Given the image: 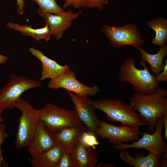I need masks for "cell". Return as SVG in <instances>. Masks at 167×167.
I'll use <instances>...</instances> for the list:
<instances>
[{
  "instance_id": "cell-1",
  "label": "cell",
  "mask_w": 167,
  "mask_h": 167,
  "mask_svg": "<svg viewBox=\"0 0 167 167\" xmlns=\"http://www.w3.org/2000/svg\"><path fill=\"white\" fill-rule=\"evenodd\" d=\"M167 90L159 88L153 93H135L129 100L130 105L144 119L149 130L154 131L157 120L167 114Z\"/></svg>"
},
{
  "instance_id": "cell-2",
  "label": "cell",
  "mask_w": 167,
  "mask_h": 167,
  "mask_svg": "<svg viewBox=\"0 0 167 167\" xmlns=\"http://www.w3.org/2000/svg\"><path fill=\"white\" fill-rule=\"evenodd\" d=\"M135 61L134 58H130L120 66L119 81L130 83L135 93L146 94L154 93L160 85L154 74L151 73L145 63L140 62L144 67L139 69L135 67Z\"/></svg>"
},
{
  "instance_id": "cell-3",
  "label": "cell",
  "mask_w": 167,
  "mask_h": 167,
  "mask_svg": "<svg viewBox=\"0 0 167 167\" xmlns=\"http://www.w3.org/2000/svg\"><path fill=\"white\" fill-rule=\"evenodd\" d=\"M92 104L94 109L102 111L110 122H119L122 125L132 127L148 125L130 104L121 100L102 99L93 101Z\"/></svg>"
},
{
  "instance_id": "cell-4",
  "label": "cell",
  "mask_w": 167,
  "mask_h": 167,
  "mask_svg": "<svg viewBox=\"0 0 167 167\" xmlns=\"http://www.w3.org/2000/svg\"><path fill=\"white\" fill-rule=\"evenodd\" d=\"M13 107L21 112L18 130L16 135L15 145L20 149L27 147L40 120V109L33 108L28 102L20 97Z\"/></svg>"
},
{
  "instance_id": "cell-5",
  "label": "cell",
  "mask_w": 167,
  "mask_h": 167,
  "mask_svg": "<svg viewBox=\"0 0 167 167\" xmlns=\"http://www.w3.org/2000/svg\"><path fill=\"white\" fill-rule=\"evenodd\" d=\"M101 31L116 49L130 45L139 50L145 43L138 27L135 24L119 27L104 25Z\"/></svg>"
},
{
  "instance_id": "cell-6",
  "label": "cell",
  "mask_w": 167,
  "mask_h": 167,
  "mask_svg": "<svg viewBox=\"0 0 167 167\" xmlns=\"http://www.w3.org/2000/svg\"><path fill=\"white\" fill-rule=\"evenodd\" d=\"M40 120L50 131L82 125L75 110H68L51 103L40 109Z\"/></svg>"
},
{
  "instance_id": "cell-7",
  "label": "cell",
  "mask_w": 167,
  "mask_h": 167,
  "mask_svg": "<svg viewBox=\"0 0 167 167\" xmlns=\"http://www.w3.org/2000/svg\"><path fill=\"white\" fill-rule=\"evenodd\" d=\"M11 80L0 90V107L3 110L13 107V105L26 91L41 87L40 81L25 76L10 75Z\"/></svg>"
},
{
  "instance_id": "cell-8",
  "label": "cell",
  "mask_w": 167,
  "mask_h": 167,
  "mask_svg": "<svg viewBox=\"0 0 167 167\" xmlns=\"http://www.w3.org/2000/svg\"><path fill=\"white\" fill-rule=\"evenodd\" d=\"M163 126L162 117L157 120L155 131L152 134L144 132L141 139L131 142V144L122 143L115 144L113 147L118 150L130 148L143 149L155 155L162 156L164 152H167V144L164 141L162 136Z\"/></svg>"
},
{
  "instance_id": "cell-9",
  "label": "cell",
  "mask_w": 167,
  "mask_h": 167,
  "mask_svg": "<svg viewBox=\"0 0 167 167\" xmlns=\"http://www.w3.org/2000/svg\"><path fill=\"white\" fill-rule=\"evenodd\" d=\"M100 127L96 134L101 138H106L109 144L115 145L139 140L140 127L124 125L116 126L100 120Z\"/></svg>"
},
{
  "instance_id": "cell-10",
  "label": "cell",
  "mask_w": 167,
  "mask_h": 167,
  "mask_svg": "<svg viewBox=\"0 0 167 167\" xmlns=\"http://www.w3.org/2000/svg\"><path fill=\"white\" fill-rule=\"evenodd\" d=\"M74 104L75 110L81 121L85 125L87 131L96 134L100 128V120L93 108L92 101L87 96H80L66 91Z\"/></svg>"
},
{
  "instance_id": "cell-11",
  "label": "cell",
  "mask_w": 167,
  "mask_h": 167,
  "mask_svg": "<svg viewBox=\"0 0 167 167\" xmlns=\"http://www.w3.org/2000/svg\"><path fill=\"white\" fill-rule=\"evenodd\" d=\"M48 86L50 89L57 90L61 88L66 91L73 92L77 95L87 96H94L100 91L96 85L89 87L80 83L76 79L75 72L70 70L51 79Z\"/></svg>"
},
{
  "instance_id": "cell-12",
  "label": "cell",
  "mask_w": 167,
  "mask_h": 167,
  "mask_svg": "<svg viewBox=\"0 0 167 167\" xmlns=\"http://www.w3.org/2000/svg\"><path fill=\"white\" fill-rule=\"evenodd\" d=\"M56 145L49 130L44 123L40 120L27 146L32 159L36 158Z\"/></svg>"
},
{
  "instance_id": "cell-13",
  "label": "cell",
  "mask_w": 167,
  "mask_h": 167,
  "mask_svg": "<svg viewBox=\"0 0 167 167\" xmlns=\"http://www.w3.org/2000/svg\"><path fill=\"white\" fill-rule=\"evenodd\" d=\"M86 130L85 126L82 125L49 131L56 144L64 151L71 153Z\"/></svg>"
},
{
  "instance_id": "cell-14",
  "label": "cell",
  "mask_w": 167,
  "mask_h": 167,
  "mask_svg": "<svg viewBox=\"0 0 167 167\" xmlns=\"http://www.w3.org/2000/svg\"><path fill=\"white\" fill-rule=\"evenodd\" d=\"M79 13H73L72 10L58 13H44L42 15L51 33L58 40L61 38L64 32L69 29L72 21L78 19Z\"/></svg>"
},
{
  "instance_id": "cell-15",
  "label": "cell",
  "mask_w": 167,
  "mask_h": 167,
  "mask_svg": "<svg viewBox=\"0 0 167 167\" xmlns=\"http://www.w3.org/2000/svg\"><path fill=\"white\" fill-rule=\"evenodd\" d=\"M31 53L37 58L41 62L42 71L40 80L49 78L54 79L70 70L68 66H62L56 61L48 58L41 51L33 48L29 49Z\"/></svg>"
},
{
  "instance_id": "cell-16",
  "label": "cell",
  "mask_w": 167,
  "mask_h": 167,
  "mask_svg": "<svg viewBox=\"0 0 167 167\" xmlns=\"http://www.w3.org/2000/svg\"><path fill=\"white\" fill-rule=\"evenodd\" d=\"M70 153L76 167H95L99 161L94 149L84 145L80 139Z\"/></svg>"
},
{
  "instance_id": "cell-17",
  "label": "cell",
  "mask_w": 167,
  "mask_h": 167,
  "mask_svg": "<svg viewBox=\"0 0 167 167\" xmlns=\"http://www.w3.org/2000/svg\"><path fill=\"white\" fill-rule=\"evenodd\" d=\"M119 156L126 164L134 167H158L160 156L149 152L148 155L138 152L135 157L131 156L126 149L120 150Z\"/></svg>"
},
{
  "instance_id": "cell-18",
  "label": "cell",
  "mask_w": 167,
  "mask_h": 167,
  "mask_svg": "<svg viewBox=\"0 0 167 167\" xmlns=\"http://www.w3.org/2000/svg\"><path fill=\"white\" fill-rule=\"evenodd\" d=\"M62 152V148L56 144L36 158L30 160L33 167H56L61 159Z\"/></svg>"
},
{
  "instance_id": "cell-19",
  "label": "cell",
  "mask_w": 167,
  "mask_h": 167,
  "mask_svg": "<svg viewBox=\"0 0 167 167\" xmlns=\"http://www.w3.org/2000/svg\"><path fill=\"white\" fill-rule=\"evenodd\" d=\"M139 50L141 54L140 62L148 63L150 65V71L157 75L162 71L165 65L163 60L167 54L166 44L161 46L159 50L155 54H149L141 48Z\"/></svg>"
},
{
  "instance_id": "cell-20",
  "label": "cell",
  "mask_w": 167,
  "mask_h": 167,
  "mask_svg": "<svg viewBox=\"0 0 167 167\" xmlns=\"http://www.w3.org/2000/svg\"><path fill=\"white\" fill-rule=\"evenodd\" d=\"M6 26L9 28L19 31L24 35L32 37L37 41L41 39L49 41L52 35L47 24L43 28L38 29L33 28L31 26L28 25L22 26L12 22H8Z\"/></svg>"
},
{
  "instance_id": "cell-21",
  "label": "cell",
  "mask_w": 167,
  "mask_h": 167,
  "mask_svg": "<svg viewBox=\"0 0 167 167\" xmlns=\"http://www.w3.org/2000/svg\"><path fill=\"white\" fill-rule=\"evenodd\" d=\"M147 24L155 32V36L152 43L159 47L165 44L167 41V19L158 17L148 21Z\"/></svg>"
},
{
  "instance_id": "cell-22",
  "label": "cell",
  "mask_w": 167,
  "mask_h": 167,
  "mask_svg": "<svg viewBox=\"0 0 167 167\" xmlns=\"http://www.w3.org/2000/svg\"><path fill=\"white\" fill-rule=\"evenodd\" d=\"M36 2L39 6L37 11L41 17L44 13H58L65 11L64 9L58 5L55 0H30Z\"/></svg>"
},
{
  "instance_id": "cell-23",
  "label": "cell",
  "mask_w": 167,
  "mask_h": 167,
  "mask_svg": "<svg viewBox=\"0 0 167 167\" xmlns=\"http://www.w3.org/2000/svg\"><path fill=\"white\" fill-rule=\"evenodd\" d=\"M95 135L86 130L83 133L80 140L84 145L95 149V146L99 143Z\"/></svg>"
},
{
  "instance_id": "cell-24",
  "label": "cell",
  "mask_w": 167,
  "mask_h": 167,
  "mask_svg": "<svg viewBox=\"0 0 167 167\" xmlns=\"http://www.w3.org/2000/svg\"><path fill=\"white\" fill-rule=\"evenodd\" d=\"M56 167H76V166L71 153L62 150L61 159Z\"/></svg>"
},
{
  "instance_id": "cell-25",
  "label": "cell",
  "mask_w": 167,
  "mask_h": 167,
  "mask_svg": "<svg viewBox=\"0 0 167 167\" xmlns=\"http://www.w3.org/2000/svg\"><path fill=\"white\" fill-rule=\"evenodd\" d=\"M109 0H84L87 7L97 8L100 10L103 9L104 6L107 4Z\"/></svg>"
},
{
  "instance_id": "cell-26",
  "label": "cell",
  "mask_w": 167,
  "mask_h": 167,
  "mask_svg": "<svg viewBox=\"0 0 167 167\" xmlns=\"http://www.w3.org/2000/svg\"><path fill=\"white\" fill-rule=\"evenodd\" d=\"M70 6L79 9L81 7H87L84 0H66L63 8L64 9Z\"/></svg>"
},
{
  "instance_id": "cell-27",
  "label": "cell",
  "mask_w": 167,
  "mask_h": 167,
  "mask_svg": "<svg viewBox=\"0 0 167 167\" xmlns=\"http://www.w3.org/2000/svg\"><path fill=\"white\" fill-rule=\"evenodd\" d=\"M9 134L6 131V127L4 124L0 122V164L3 160L1 146L3 143L5 139L9 137Z\"/></svg>"
},
{
  "instance_id": "cell-28",
  "label": "cell",
  "mask_w": 167,
  "mask_h": 167,
  "mask_svg": "<svg viewBox=\"0 0 167 167\" xmlns=\"http://www.w3.org/2000/svg\"><path fill=\"white\" fill-rule=\"evenodd\" d=\"M155 77L158 83L167 81V59L165 61L163 70L159 74L156 75Z\"/></svg>"
},
{
  "instance_id": "cell-29",
  "label": "cell",
  "mask_w": 167,
  "mask_h": 167,
  "mask_svg": "<svg viewBox=\"0 0 167 167\" xmlns=\"http://www.w3.org/2000/svg\"><path fill=\"white\" fill-rule=\"evenodd\" d=\"M17 3L18 5L17 12L20 15L24 14V7L25 2L24 0H17Z\"/></svg>"
},
{
  "instance_id": "cell-30",
  "label": "cell",
  "mask_w": 167,
  "mask_h": 167,
  "mask_svg": "<svg viewBox=\"0 0 167 167\" xmlns=\"http://www.w3.org/2000/svg\"><path fill=\"white\" fill-rule=\"evenodd\" d=\"M161 156V160L159 162V165H160L161 167H166L167 166V152H164Z\"/></svg>"
},
{
  "instance_id": "cell-31",
  "label": "cell",
  "mask_w": 167,
  "mask_h": 167,
  "mask_svg": "<svg viewBox=\"0 0 167 167\" xmlns=\"http://www.w3.org/2000/svg\"><path fill=\"white\" fill-rule=\"evenodd\" d=\"M163 126H164L165 130L164 136L165 139H167V114L164 115L163 116Z\"/></svg>"
},
{
  "instance_id": "cell-32",
  "label": "cell",
  "mask_w": 167,
  "mask_h": 167,
  "mask_svg": "<svg viewBox=\"0 0 167 167\" xmlns=\"http://www.w3.org/2000/svg\"><path fill=\"white\" fill-rule=\"evenodd\" d=\"M8 59L7 57L0 54V63L5 64Z\"/></svg>"
},
{
  "instance_id": "cell-33",
  "label": "cell",
  "mask_w": 167,
  "mask_h": 167,
  "mask_svg": "<svg viewBox=\"0 0 167 167\" xmlns=\"http://www.w3.org/2000/svg\"><path fill=\"white\" fill-rule=\"evenodd\" d=\"M96 167H115L114 165L109 163H105L104 164L100 163L97 164Z\"/></svg>"
},
{
  "instance_id": "cell-34",
  "label": "cell",
  "mask_w": 167,
  "mask_h": 167,
  "mask_svg": "<svg viewBox=\"0 0 167 167\" xmlns=\"http://www.w3.org/2000/svg\"><path fill=\"white\" fill-rule=\"evenodd\" d=\"M3 110V109L0 107V122H2L3 121V118L1 115L2 113Z\"/></svg>"
},
{
  "instance_id": "cell-35",
  "label": "cell",
  "mask_w": 167,
  "mask_h": 167,
  "mask_svg": "<svg viewBox=\"0 0 167 167\" xmlns=\"http://www.w3.org/2000/svg\"><path fill=\"white\" fill-rule=\"evenodd\" d=\"M0 64H1L0 63Z\"/></svg>"
}]
</instances>
